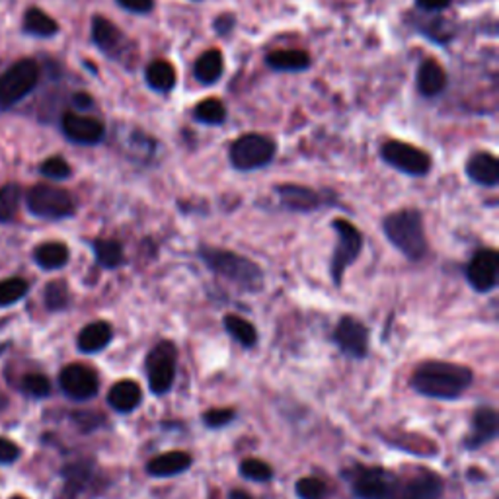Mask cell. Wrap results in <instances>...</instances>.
<instances>
[{
  "label": "cell",
  "mask_w": 499,
  "mask_h": 499,
  "mask_svg": "<svg viewBox=\"0 0 499 499\" xmlns=\"http://www.w3.org/2000/svg\"><path fill=\"white\" fill-rule=\"evenodd\" d=\"M39 172H42V176H45L49 180L60 181V180L70 178V174H73V168H70V165L63 157H51L42 162Z\"/></svg>",
  "instance_id": "39"
},
{
  "label": "cell",
  "mask_w": 499,
  "mask_h": 499,
  "mask_svg": "<svg viewBox=\"0 0 499 499\" xmlns=\"http://www.w3.org/2000/svg\"><path fill=\"white\" fill-rule=\"evenodd\" d=\"M294 492L299 499H326L328 495V487L317 476H307L294 484Z\"/></svg>",
  "instance_id": "38"
},
{
  "label": "cell",
  "mask_w": 499,
  "mask_h": 499,
  "mask_svg": "<svg viewBox=\"0 0 499 499\" xmlns=\"http://www.w3.org/2000/svg\"><path fill=\"white\" fill-rule=\"evenodd\" d=\"M199 256L207 263L209 270L221 275V278L232 281L234 285H238L244 291L258 293L263 287L262 268L246 256L215 246H201Z\"/></svg>",
  "instance_id": "3"
},
{
  "label": "cell",
  "mask_w": 499,
  "mask_h": 499,
  "mask_svg": "<svg viewBox=\"0 0 499 499\" xmlns=\"http://www.w3.org/2000/svg\"><path fill=\"white\" fill-rule=\"evenodd\" d=\"M145 78L152 90L166 94V92L176 86V68L168 60H152L147 67Z\"/></svg>",
  "instance_id": "29"
},
{
  "label": "cell",
  "mask_w": 499,
  "mask_h": 499,
  "mask_svg": "<svg viewBox=\"0 0 499 499\" xmlns=\"http://www.w3.org/2000/svg\"><path fill=\"white\" fill-rule=\"evenodd\" d=\"M176 365L178 351L172 342L165 340L150 350L147 358V376L152 394L162 396L170 392L176 381Z\"/></svg>",
  "instance_id": "8"
},
{
  "label": "cell",
  "mask_w": 499,
  "mask_h": 499,
  "mask_svg": "<svg viewBox=\"0 0 499 499\" xmlns=\"http://www.w3.org/2000/svg\"><path fill=\"white\" fill-rule=\"evenodd\" d=\"M384 237L404 258L420 262L427 254V237L423 217L417 209H400L390 213L382 222Z\"/></svg>",
  "instance_id": "2"
},
{
  "label": "cell",
  "mask_w": 499,
  "mask_h": 499,
  "mask_svg": "<svg viewBox=\"0 0 499 499\" xmlns=\"http://www.w3.org/2000/svg\"><path fill=\"white\" fill-rule=\"evenodd\" d=\"M68 258H70L68 246L59 240L44 242L34 250V262L45 271H55L65 268L68 263Z\"/></svg>",
  "instance_id": "25"
},
{
  "label": "cell",
  "mask_w": 499,
  "mask_h": 499,
  "mask_svg": "<svg viewBox=\"0 0 499 499\" xmlns=\"http://www.w3.org/2000/svg\"><path fill=\"white\" fill-rule=\"evenodd\" d=\"M332 229L338 234V244H335L334 250L330 273L335 287H340L345 271H348L350 266H353L363 250V234L358 227L351 225V222L345 219H335L332 222Z\"/></svg>",
  "instance_id": "7"
},
{
  "label": "cell",
  "mask_w": 499,
  "mask_h": 499,
  "mask_svg": "<svg viewBox=\"0 0 499 499\" xmlns=\"http://www.w3.org/2000/svg\"><path fill=\"white\" fill-rule=\"evenodd\" d=\"M141 402H142L141 386L131 379L117 381L108 392V404L119 414H131L139 408Z\"/></svg>",
  "instance_id": "21"
},
{
  "label": "cell",
  "mask_w": 499,
  "mask_h": 499,
  "mask_svg": "<svg viewBox=\"0 0 499 499\" xmlns=\"http://www.w3.org/2000/svg\"><path fill=\"white\" fill-rule=\"evenodd\" d=\"M382 160L408 176H425L431 170V158L425 150L402 141H386L381 149Z\"/></svg>",
  "instance_id": "9"
},
{
  "label": "cell",
  "mask_w": 499,
  "mask_h": 499,
  "mask_svg": "<svg viewBox=\"0 0 499 499\" xmlns=\"http://www.w3.org/2000/svg\"><path fill=\"white\" fill-rule=\"evenodd\" d=\"M234 417H237V412L229 410V408L227 410H209L203 414V423L211 427V430H221V427L229 425Z\"/></svg>",
  "instance_id": "40"
},
{
  "label": "cell",
  "mask_w": 499,
  "mask_h": 499,
  "mask_svg": "<svg viewBox=\"0 0 499 499\" xmlns=\"http://www.w3.org/2000/svg\"><path fill=\"white\" fill-rule=\"evenodd\" d=\"M22 29L24 34L34 36V37H53L59 34V24L51 18L42 8H28L24 20H22Z\"/></svg>",
  "instance_id": "27"
},
{
  "label": "cell",
  "mask_w": 499,
  "mask_h": 499,
  "mask_svg": "<svg viewBox=\"0 0 499 499\" xmlns=\"http://www.w3.org/2000/svg\"><path fill=\"white\" fill-rule=\"evenodd\" d=\"M29 291V283L22 278H10L0 281V309L12 307L18 301H22Z\"/></svg>",
  "instance_id": "35"
},
{
  "label": "cell",
  "mask_w": 499,
  "mask_h": 499,
  "mask_svg": "<svg viewBox=\"0 0 499 499\" xmlns=\"http://www.w3.org/2000/svg\"><path fill=\"white\" fill-rule=\"evenodd\" d=\"M279 203L289 211L294 213H310L322 205V197L318 191L307 186H297V183H281L275 186Z\"/></svg>",
  "instance_id": "18"
},
{
  "label": "cell",
  "mask_w": 499,
  "mask_h": 499,
  "mask_svg": "<svg viewBox=\"0 0 499 499\" xmlns=\"http://www.w3.org/2000/svg\"><path fill=\"white\" fill-rule=\"evenodd\" d=\"M499 278V254L494 248L478 250L466 266V279L478 293H490L495 289Z\"/></svg>",
  "instance_id": "12"
},
{
  "label": "cell",
  "mask_w": 499,
  "mask_h": 499,
  "mask_svg": "<svg viewBox=\"0 0 499 499\" xmlns=\"http://www.w3.org/2000/svg\"><path fill=\"white\" fill-rule=\"evenodd\" d=\"M20 455H22V449H20L14 441L6 439V437H0V466L14 464Z\"/></svg>",
  "instance_id": "41"
},
{
  "label": "cell",
  "mask_w": 499,
  "mask_h": 499,
  "mask_svg": "<svg viewBox=\"0 0 499 499\" xmlns=\"http://www.w3.org/2000/svg\"><path fill=\"white\" fill-rule=\"evenodd\" d=\"M73 106L76 108V109H83V111H86V109H90L92 106H94V100H92L86 92H76V94L73 96Z\"/></svg>",
  "instance_id": "46"
},
{
  "label": "cell",
  "mask_w": 499,
  "mask_h": 499,
  "mask_svg": "<svg viewBox=\"0 0 499 499\" xmlns=\"http://www.w3.org/2000/svg\"><path fill=\"white\" fill-rule=\"evenodd\" d=\"M213 26H215V32L219 36H227L229 32H232V28L237 26V18H234L232 14H222L215 20V24Z\"/></svg>",
  "instance_id": "43"
},
{
  "label": "cell",
  "mask_w": 499,
  "mask_h": 499,
  "mask_svg": "<svg viewBox=\"0 0 499 499\" xmlns=\"http://www.w3.org/2000/svg\"><path fill=\"white\" fill-rule=\"evenodd\" d=\"M92 42L96 44V47L104 55L117 60L125 59L127 37L121 34V29L114 22H109L104 16L92 18Z\"/></svg>",
  "instance_id": "15"
},
{
  "label": "cell",
  "mask_w": 499,
  "mask_h": 499,
  "mask_svg": "<svg viewBox=\"0 0 499 499\" xmlns=\"http://www.w3.org/2000/svg\"><path fill=\"white\" fill-rule=\"evenodd\" d=\"M230 499H254V497L244 490H234V492H230Z\"/></svg>",
  "instance_id": "47"
},
{
  "label": "cell",
  "mask_w": 499,
  "mask_h": 499,
  "mask_svg": "<svg viewBox=\"0 0 499 499\" xmlns=\"http://www.w3.org/2000/svg\"><path fill=\"white\" fill-rule=\"evenodd\" d=\"M10 499H26V497H22V495H12Z\"/></svg>",
  "instance_id": "48"
},
{
  "label": "cell",
  "mask_w": 499,
  "mask_h": 499,
  "mask_svg": "<svg viewBox=\"0 0 499 499\" xmlns=\"http://www.w3.org/2000/svg\"><path fill=\"white\" fill-rule=\"evenodd\" d=\"M191 455L186 451H170L149 461L147 472L155 478H172L186 472L191 466Z\"/></svg>",
  "instance_id": "22"
},
{
  "label": "cell",
  "mask_w": 499,
  "mask_h": 499,
  "mask_svg": "<svg viewBox=\"0 0 499 499\" xmlns=\"http://www.w3.org/2000/svg\"><path fill=\"white\" fill-rule=\"evenodd\" d=\"M474 373L464 365L425 361L412 374V389L435 400H456L471 389Z\"/></svg>",
  "instance_id": "1"
},
{
  "label": "cell",
  "mask_w": 499,
  "mask_h": 499,
  "mask_svg": "<svg viewBox=\"0 0 499 499\" xmlns=\"http://www.w3.org/2000/svg\"><path fill=\"white\" fill-rule=\"evenodd\" d=\"M466 176L478 186L495 188L499 183V162L492 152H476L466 162Z\"/></svg>",
  "instance_id": "20"
},
{
  "label": "cell",
  "mask_w": 499,
  "mask_h": 499,
  "mask_svg": "<svg viewBox=\"0 0 499 499\" xmlns=\"http://www.w3.org/2000/svg\"><path fill=\"white\" fill-rule=\"evenodd\" d=\"M275 142L271 137L260 133L242 135L230 145L229 158L230 165L240 172H252L268 166L275 157Z\"/></svg>",
  "instance_id": "6"
},
{
  "label": "cell",
  "mask_w": 499,
  "mask_h": 499,
  "mask_svg": "<svg viewBox=\"0 0 499 499\" xmlns=\"http://www.w3.org/2000/svg\"><path fill=\"white\" fill-rule=\"evenodd\" d=\"M415 3L422 10H427V12H439V10L449 8L453 0H415Z\"/></svg>",
  "instance_id": "45"
},
{
  "label": "cell",
  "mask_w": 499,
  "mask_h": 499,
  "mask_svg": "<svg viewBox=\"0 0 499 499\" xmlns=\"http://www.w3.org/2000/svg\"><path fill=\"white\" fill-rule=\"evenodd\" d=\"M225 330L230 334L232 340H237L244 348H254L258 342V330L246 318L238 314H227L225 317Z\"/></svg>",
  "instance_id": "31"
},
{
  "label": "cell",
  "mask_w": 499,
  "mask_h": 499,
  "mask_svg": "<svg viewBox=\"0 0 499 499\" xmlns=\"http://www.w3.org/2000/svg\"><path fill=\"white\" fill-rule=\"evenodd\" d=\"M268 67L273 70H283V73H297V70H307L310 67V55L302 49H279L273 51L266 57Z\"/></svg>",
  "instance_id": "26"
},
{
  "label": "cell",
  "mask_w": 499,
  "mask_h": 499,
  "mask_svg": "<svg viewBox=\"0 0 499 499\" xmlns=\"http://www.w3.org/2000/svg\"><path fill=\"white\" fill-rule=\"evenodd\" d=\"M499 433V417L492 406H480L474 412L472 433L464 439V447L471 451L480 449L486 443L494 441Z\"/></svg>",
  "instance_id": "19"
},
{
  "label": "cell",
  "mask_w": 499,
  "mask_h": 499,
  "mask_svg": "<svg viewBox=\"0 0 499 499\" xmlns=\"http://www.w3.org/2000/svg\"><path fill=\"white\" fill-rule=\"evenodd\" d=\"M117 4L133 14H149L155 8V0H117Z\"/></svg>",
  "instance_id": "42"
},
{
  "label": "cell",
  "mask_w": 499,
  "mask_h": 499,
  "mask_svg": "<svg viewBox=\"0 0 499 499\" xmlns=\"http://www.w3.org/2000/svg\"><path fill=\"white\" fill-rule=\"evenodd\" d=\"M193 117H196L199 124L221 125V124H225V119H227V108L217 98L203 100L196 106V109H193Z\"/></svg>",
  "instance_id": "33"
},
{
  "label": "cell",
  "mask_w": 499,
  "mask_h": 499,
  "mask_svg": "<svg viewBox=\"0 0 499 499\" xmlns=\"http://www.w3.org/2000/svg\"><path fill=\"white\" fill-rule=\"evenodd\" d=\"M60 129H63L65 137L70 142L85 147L98 145L106 137V127L101 125V121L75 114V111H67L63 119H60Z\"/></svg>",
  "instance_id": "14"
},
{
  "label": "cell",
  "mask_w": 499,
  "mask_h": 499,
  "mask_svg": "<svg viewBox=\"0 0 499 499\" xmlns=\"http://www.w3.org/2000/svg\"><path fill=\"white\" fill-rule=\"evenodd\" d=\"M111 338H114V330H111V326L104 320H98V322H92V324L85 326V328L80 330L76 345L83 353L92 355V353H100L101 350H106Z\"/></svg>",
  "instance_id": "23"
},
{
  "label": "cell",
  "mask_w": 499,
  "mask_h": 499,
  "mask_svg": "<svg viewBox=\"0 0 499 499\" xmlns=\"http://www.w3.org/2000/svg\"><path fill=\"white\" fill-rule=\"evenodd\" d=\"M222 70H225V59L222 53L217 49H209L205 53L199 55L196 60V67H193V73L201 85H215L217 80L222 76Z\"/></svg>",
  "instance_id": "28"
},
{
  "label": "cell",
  "mask_w": 499,
  "mask_h": 499,
  "mask_svg": "<svg viewBox=\"0 0 499 499\" xmlns=\"http://www.w3.org/2000/svg\"><path fill=\"white\" fill-rule=\"evenodd\" d=\"M42 68L34 59H20L0 75V106L12 108L28 98L39 85Z\"/></svg>",
  "instance_id": "5"
},
{
  "label": "cell",
  "mask_w": 499,
  "mask_h": 499,
  "mask_svg": "<svg viewBox=\"0 0 499 499\" xmlns=\"http://www.w3.org/2000/svg\"><path fill=\"white\" fill-rule=\"evenodd\" d=\"M63 499H80L96 486L98 471L92 461H76L63 468Z\"/></svg>",
  "instance_id": "16"
},
{
  "label": "cell",
  "mask_w": 499,
  "mask_h": 499,
  "mask_svg": "<svg viewBox=\"0 0 499 499\" xmlns=\"http://www.w3.org/2000/svg\"><path fill=\"white\" fill-rule=\"evenodd\" d=\"M22 196V188L14 181L0 188V225H6V222L16 219Z\"/></svg>",
  "instance_id": "32"
},
{
  "label": "cell",
  "mask_w": 499,
  "mask_h": 499,
  "mask_svg": "<svg viewBox=\"0 0 499 499\" xmlns=\"http://www.w3.org/2000/svg\"><path fill=\"white\" fill-rule=\"evenodd\" d=\"M20 390L34 400L47 398L51 394V381L42 373H28L22 381H20Z\"/></svg>",
  "instance_id": "36"
},
{
  "label": "cell",
  "mask_w": 499,
  "mask_h": 499,
  "mask_svg": "<svg viewBox=\"0 0 499 499\" xmlns=\"http://www.w3.org/2000/svg\"><path fill=\"white\" fill-rule=\"evenodd\" d=\"M447 86L445 68L433 59H427L417 68V90L425 98L439 96Z\"/></svg>",
  "instance_id": "24"
},
{
  "label": "cell",
  "mask_w": 499,
  "mask_h": 499,
  "mask_svg": "<svg viewBox=\"0 0 499 499\" xmlns=\"http://www.w3.org/2000/svg\"><path fill=\"white\" fill-rule=\"evenodd\" d=\"M92 250L96 254V262L106 270H116L125 263L124 246L117 240H94Z\"/></svg>",
  "instance_id": "30"
},
{
  "label": "cell",
  "mask_w": 499,
  "mask_h": 499,
  "mask_svg": "<svg viewBox=\"0 0 499 499\" xmlns=\"http://www.w3.org/2000/svg\"><path fill=\"white\" fill-rule=\"evenodd\" d=\"M26 207L34 217L45 221H63L76 213L75 197L63 188L37 183L26 193Z\"/></svg>",
  "instance_id": "4"
},
{
  "label": "cell",
  "mask_w": 499,
  "mask_h": 499,
  "mask_svg": "<svg viewBox=\"0 0 499 499\" xmlns=\"http://www.w3.org/2000/svg\"><path fill=\"white\" fill-rule=\"evenodd\" d=\"M240 474L252 482H270L273 478V468L260 458H244L240 463Z\"/></svg>",
  "instance_id": "37"
},
{
  "label": "cell",
  "mask_w": 499,
  "mask_h": 499,
  "mask_svg": "<svg viewBox=\"0 0 499 499\" xmlns=\"http://www.w3.org/2000/svg\"><path fill=\"white\" fill-rule=\"evenodd\" d=\"M44 301H45V307L51 312H60V310H67L68 304H70V291H68V285L63 279H55L45 285V291H44Z\"/></svg>",
  "instance_id": "34"
},
{
  "label": "cell",
  "mask_w": 499,
  "mask_h": 499,
  "mask_svg": "<svg viewBox=\"0 0 499 499\" xmlns=\"http://www.w3.org/2000/svg\"><path fill=\"white\" fill-rule=\"evenodd\" d=\"M351 478V490L358 499H392L396 486L394 474L382 471V468H355Z\"/></svg>",
  "instance_id": "10"
},
{
  "label": "cell",
  "mask_w": 499,
  "mask_h": 499,
  "mask_svg": "<svg viewBox=\"0 0 499 499\" xmlns=\"http://www.w3.org/2000/svg\"><path fill=\"white\" fill-rule=\"evenodd\" d=\"M59 386L67 398L76 402L92 400L100 390L98 373L85 363H70L59 373Z\"/></svg>",
  "instance_id": "11"
},
{
  "label": "cell",
  "mask_w": 499,
  "mask_h": 499,
  "mask_svg": "<svg viewBox=\"0 0 499 499\" xmlns=\"http://www.w3.org/2000/svg\"><path fill=\"white\" fill-rule=\"evenodd\" d=\"M75 420H76L80 425H83V427H86L88 431H90V430H96V425L101 423V417L96 415L94 412H76Z\"/></svg>",
  "instance_id": "44"
},
{
  "label": "cell",
  "mask_w": 499,
  "mask_h": 499,
  "mask_svg": "<svg viewBox=\"0 0 499 499\" xmlns=\"http://www.w3.org/2000/svg\"><path fill=\"white\" fill-rule=\"evenodd\" d=\"M443 480L435 472H422L404 484L398 482L392 499H441Z\"/></svg>",
  "instance_id": "17"
},
{
  "label": "cell",
  "mask_w": 499,
  "mask_h": 499,
  "mask_svg": "<svg viewBox=\"0 0 499 499\" xmlns=\"http://www.w3.org/2000/svg\"><path fill=\"white\" fill-rule=\"evenodd\" d=\"M334 342L338 343L340 351L351 359H363L369 353V330L353 317H343L340 320L334 332Z\"/></svg>",
  "instance_id": "13"
}]
</instances>
